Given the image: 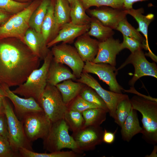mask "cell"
<instances>
[{
  "label": "cell",
  "mask_w": 157,
  "mask_h": 157,
  "mask_svg": "<svg viewBox=\"0 0 157 157\" xmlns=\"http://www.w3.org/2000/svg\"><path fill=\"white\" fill-rule=\"evenodd\" d=\"M0 42V83L9 87L24 82L39 67L40 58L21 40L10 38Z\"/></svg>",
  "instance_id": "1"
},
{
  "label": "cell",
  "mask_w": 157,
  "mask_h": 157,
  "mask_svg": "<svg viewBox=\"0 0 157 157\" xmlns=\"http://www.w3.org/2000/svg\"><path fill=\"white\" fill-rule=\"evenodd\" d=\"M130 101L132 108L142 115V138L148 144L157 143V102L137 95Z\"/></svg>",
  "instance_id": "2"
},
{
  "label": "cell",
  "mask_w": 157,
  "mask_h": 157,
  "mask_svg": "<svg viewBox=\"0 0 157 157\" xmlns=\"http://www.w3.org/2000/svg\"><path fill=\"white\" fill-rule=\"evenodd\" d=\"M53 58L49 51L42 66L33 71L26 81L12 92L25 98L32 97L40 105L41 97L47 84V73Z\"/></svg>",
  "instance_id": "3"
},
{
  "label": "cell",
  "mask_w": 157,
  "mask_h": 157,
  "mask_svg": "<svg viewBox=\"0 0 157 157\" xmlns=\"http://www.w3.org/2000/svg\"><path fill=\"white\" fill-rule=\"evenodd\" d=\"M69 129L64 119L52 123L48 134L43 139L44 149L51 152L68 148L78 154H81L82 152L73 137L69 134Z\"/></svg>",
  "instance_id": "4"
},
{
  "label": "cell",
  "mask_w": 157,
  "mask_h": 157,
  "mask_svg": "<svg viewBox=\"0 0 157 157\" xmlns=\"http://www.w3.org/2000/svg\"><path fill=\"white\" fill-rule=\"evenodd\" d=\"M41 1L35 0L24 9L11 16L0 26V39L15 38L23 42L25 34L30 28V17Z\"/></svg>",
  "instance_id": "5"
},
{
  "label": "cell",
  "mask_w": 157,
  "mask_h": 157,
  "mask_svg": "<svg viewBox=\"0 0 157 157\" xmlns=\"http://www.w3.org/2000/svg\"><path fill=\"white\" fill-rule=\"evenodd\" d=\"M3 101L7 124L8 140L12 149L19 156L18 152L20 148L24 147L32 150L31 146L26 136L22 122L17 118L6 97L3 98Z\"/></svg>",
  "instance_id": "6"
},
{
  "label": "cell",
  "mask_w": 157,
  "mask_h": 157,
  "mask_svg": "<svg viewBox=\"0 0 157 157\" xmlns=\"http://www.w3.org/2000/svg\"><path fill=\"white\" fill-rule=\"evenodd\" d=\"M40 105L52 123L64 119L68 109L56 86L47 83L41 97Z\"/></svg>",
  "instance_id": "7"
},
{
  "label": "cell",
  "mask_w": 157,
  "mask_h": 157,
  "mask_svg": "<svg viewBox=\"0 0 157 157\" xmlns=\"http://www.w3.org/2000/svg\"><path fill=\"white\" fill-rule=\"evenodd\" d=\"M26 136L30 142L45 138L48 134L52 123L44 111L32 113L21 119Z\"/></svg>",
  "instance_id": "8"
},
{
  "label": "cell",
  "mask_w": 157,
  "mask_h": 157,
  "mask_svg": "<svg viewBox=\"0 0 157 157\" xmlns=\"http://www.w3.org/2000/svg\"><path fill=\"white\" fill-rule=\"evenodd\" d=\"M51 51L53 59L55 62L67 65L76 78H80L85 63L75 47L63 43L53 46Z\"/></svg>",
  "instance_id": "9"
},
{
  "label": "cell",
  "mask_w": 157,
  "mask_h": 157,
  "mask_svg": "<svg viewBox=\"0 0 157 157\" xmlns=\"http://www.w3.org/2000/svg\"><path fill=\"white\" fill-rule=\"evenodd\" d=\"M77 81L86 85L96 91L106 103L110 116L115 120L116 118L115 111L117 105L129 96L126 94L116 93L105 90L94 77L85 72H82Z\"/></svg>",
  "instance_id": "10"
},
{
  "label": "cell",
  "mask_w": 157,
  "mask_h": 157,
  "mask_svg": "<svg viewBox=\"0 0 157 157\" xmlns=\"http://www.w3.org/2000/svg\"><path fill=\"white\" fill-rule=\"evenodd\" d=\"M142 49H139L131 53L125 61L117 69L118 71L129 64L133 66L134 73L129 82V85L131 87H134L136 82L142 77L150 76L157 78V67L156 64L147 60Z\"/></svg>",
  "instance_id": "11"
},
{
  "label": "cell",
  "mask_w": 157,
  "mask_h": 157,
  "mask_svg": "<svg viewBox=\"0 0 157 157\" xmlns=\"http://www.w3.org/2000/svg\"><path fill=\"white\" fill-rule=\"evenodd\" d=\"M83 72L96 74L109 86L110 91L122 93L123 88L117 81L116 77L118 70L115 66L106 63L87 61L85 62Z\"/></svg>",
  "instance_id": "12"
},
{
  "label": "cell",
  "mask_w": 157,
  "mask_h": 157,
  "mask_svg": "<svg viewBox=\"0 0 157 157\" xmlns=\"http://www.w3.org/2000/svg\"><path fill=\"white\" fill-rule=\"evenodd\" d=\"M104 130L100 126H83L73 132L72 135L78 148L82 152L94 149L103 142Z\"/></svg>",
  "instance_id": "13"
},
{
  "label": "cell",
  "mask_w": 157,
  "mask_h": 157,
  "mask_svg": "<svg viewBox=\"0 0 157 157\" xmlns=\"http://www.w3.org/2000/svg\"><path fill=\"white\" fill-rule=\"evenodd\" d=\"M3 96L8 98L13 104L16 115L21 119L29 113L43 111L40 104L33 98H21L11 91L9 87L3 83L0 86Z\"/></svg>",
  "instance_id": "14"
},
{
  "label": "cell",
  "mask_w": 157,
  "mask_h": 157,
  "mask_svg": "<svg viewBox=\"0 0 157 157\" xmlns=\"http://www.w3.org/2000/svg\"><path fill=\"white\" fill-rule=\"evenodd\" d=\"M123 49L119 40L113 37L99 42L97 54L92 62L106 63L115 66L117 55Z\"/></svg>",
  "instance_id": "15"
},
{
  "label": "cell",
  "mask_w": 157,
  "mask_h": 157,
  "mask_svg": "<svg viewBox=\"0 0 157 157\" xmlns=\"http://www.w3.org/2000/svg\"><path fill=\"white\" fill-rule=\"evenodd\" d=\"M89 10V13L104 25L115 30L119 22L127 15L125 10L115 8L108 6H101Z\"/></svg>",
  "instance_id": "16"
},
{
  "label": "cell",
  "mask_w": 157,
  "mask_h": 157,
  "mask_svg": "<svg viewBox=\"0 0 157 157\" xmlns=\"http://www.w3.org/2000/svg\"><path fill=\"white\" fill-rule=\"evenodd\" d=\"M90 27V24L84 25L74 24L70 22L63 25L57 35L47 44L48 48L60 42L67 43L72 42L80 35L87 33Z\"/></svg>",
  "instance_id": "17"
},
{
  "label": "cell",
  "mask_w": 157,
  "mask_h": 157,
  "mask_svg": "<svg viewBox=\"0 0 157 157\" xmlns=\"http://www.w3.org/2000/svg\"><path fill=\"white\" fill-rule=\"evenodd\" d=\"M99 42L86 33L77 38L74 45L84 62H92L97 54Z\"/></svg>",
  "instance_id": "18"
},
{
  "label": "cell",
  "mask_w": 157,
  "mask_h": 157,
  "mask_svg": "<svg viewBox=\"0 0 157 157\" xmlns=\"http://www.w3.org/2000/svg\"><path fill=\"white\" fill-rule=\"evenodd\" d=\"M23 41L40 59L44 60L49 51L41 33L30 28L25 33Z\"/></svg>",
  "instance_id": "19"
},
{
  "label": "cell",
  "mask_w": 157,
  "mask_h": 157,
  "mask_svg": "<svg viewBox=\"0 0 157 157\" xmlns=\"http://www.w3.org/2000/svg\"><path fill=\"white\" fill-rule=\"evenodd\" d=\"M63 65L55 62L52 59L47 73V84L56 86L64 81L76 78L73 73Z\"/></svg>",
  "instance_id": "20"
},
{
  "label": "cell",
  "mask_w": 157,
  "mask_h": 157,
  "mask_svg": "<svg viewBox=\"0 0 157 157\" xmlns=\"http://www.w3.org/2000/svg\"><path fill=\"white\" fill-rule=\"evenodd\" d=\"M122 140L129 142L136 135L142 133L136 110L131 109V112L121 127Z\"/></svg>",
  "instance_id": "21"
},
{
  "label": "cell",
  "mask_w": 157,
  "mask_h": 157,
  "mask_svg": "<svg viewBox=\"0 0 157 157\" xmlns=\"http://www.w3.org/2000/svg\"><path fill=\"white\" fill-rule=\"evenodd\" d=\"M125 10L127 14L132 16L137 22L138 24V27L137 30L138 31L141 32L145 37L147 49L149 51L148 53L153 54L154 53L151 50L149 46L148 39V32L149 26L154 20V15L150 13L146 15H144L143 14L144 12V10L142 8L137 9L132 8Z\"/></svg>",
  "instance_id": "22"
},
{
  "label": "cell",
  "mask_w": 157,
  "mask_h": 157,
  "mask_svg": "<svg viewBox=\"0 0 157 157\" xmlns=\"http://www.w3.org/2000/svg\"><path fill=\"white\" fill-rule=\"evenodd\" d=\"M70 5L67 0H56L54 10L55 25L53 35H56L63 25L70 22Z\"/></svg>",
  "instance_id": "23"
},
{
  "label": "cell",
  "mask_w": 157,
  "mask_h": 157,
  "mask_svg": "<svg viewBox=\"0 0 157 157\" xmlns=\"http://www.w3.org/2000/svg\"><path fill=\"white\" fill-rule=\"evenodd\" d=\"M83 84L68 79L58 84L56 86L60 92L64 102L68 105L79 94L83 88Z\"/></svg>",
  "instance_id": "24"
},
{
  "label": "cell",
  "mask_w": 157,
  "mask_h": 157,
  "mask_svg": "<svg viewBox=\"0 0 157 157\" xmlns=\"http://www.w3.org/2000/svg\"><path fill=\"white\" fill-rule=\"evenodd\" d=\"M91 18L90 28L87 32L89 35L95 38L99 42L113 37L114 34L113 29L105 26L96 18Z\"/></svg>",
  "instance_id": "25"
},
{
  "label": "cell",
  "mask_w": 157,
  "mask_h": 157,
  "mask_svg": "<svg viewBox=\"0 0 157 157\" xmlns=\"http://www.w3.org/2000/svg\"><path fill=\"white\" fill-rule=\"evenodd\" d=\"M51 0H42L32 13L30 19L29 27L38 32L41 33L42 25L47 13Z\"/></svg>",
  "instance_id": "26"
},
{
  "label": "cell",
  "mask_w": 157,
  "mask_h": 157,
  "mask_svg": "<svg viewBox=\"0 0 157 157\" xmlns=\"http://www.w3.org/2000/svg\"><path fill=\"white\" fill-rule=\"evenodd\" d=\"M82 4L79 0H76L71 6L70 22L77 25L90 24L91 18L86 13Z\"/></svg>",
  "instance_id": "27"
},
{
  "label": "cell",
  "mask_w": 157,
  "mask_h": 157,
  "mask_svg": "<svg viewBox=\"0 0 157 157\" xmlns=\"http://www.w3.org/2000/svg\"><path fill=\"white\" fill-rule=\"evenodd\" d=\"M54 5L53 1L51 0L41 26V33L47 46L50 41V38L53 35L54 28Z\"/></svg>",
  "instance_id": "28"
},
{
  "label": "cell",
  "mask_w": 157,
  "mask_h": 157,
  "mask_svg": "<svg viewBox=\"0 0 157 157\" xmlns=\"http://www.w3.org/2000/svg\"><path fill=\"white\" fill-rule=\"evenodd\" d=\"M107 113L100 108H90L84 111L82 113L85 120L84 126H100L106 120Z\"/></svg>",
  "instance_id": "29"
},
{
  "label": "cell",
  "mask_w": 157,
  "mask_h": 157,
  "mask_svg": "<svg viewBox=\"0 0 157 157\" xmlns=\"http://www.w3.org/2000/svg\"><path fill=\"white\" fill-rule=\"evenodd\" d=\"M64 119L73 133L84 126L85 120L82 113L68 108L65 114Z\"/></svg>",
  "instance_id": "30"
},
{
  "label": "cell",
  "mask_w": 157,
  "mask_h": 157,
  "mask_svg": "<svg viewBox=\"0 0 157 157\" xmlns=\"http://www.w3.org/2000/svg\"><path fill=\"white\" fill-rule=\"evenodd\" d=\"M115 30L121 32L123 35L135 39L146 45L145 38L128 22L126 17L119 22Z\"/></svg>",
  "instance_id": "31"
},
{
  "label": "cell",
  "mask_w": 157,
  "mask_h": 157,
  "mask_svg": "<svg viewBox=\"0 0 157 157\" xmlns=\"http://www.w3.org/2000/svg\"><path fill=\"white\" fill-rule=\"evenodd\" d=\"M88 87L89 88H83L79 93L80 95L88 101L104 109L107 113H108V109L103 99L94 89Z\"/></svg>",
  "instance_id": "32"
},
{
  "label": "cell",
  "mask_w": 157,
  "mask_h": 157,
  "mask_svg": "<svg viewBox=\"0 0 157 157\" xmlns=\"http://www.w3.org/2000/svg\"><path fill=\"white\" fill-rule=\"evenodd\" d=\"M129 97L120 101L117 105L116 111L115 122L120 127L129 115L132 109Z\"/></svg>",
  "instance_id": "33"
},
{
  "label": "cell",
  "mask_w": 157,
  "mask_h": 157,
  "mask_svg": "<svg viewBox=\"0 0 157 157\" xmlns=\"http://www.w3.org/2000/svg\"><path fill=\"white\" fill-rule=\"evenodd\" d=\"M86 10L92 6H108L123 9V0H79Z\"/></svg>",
  "instance_id": "34"
},
{
  "label": "cell",
  "mask_w": 157,
  "mask_h": 157,
  "mask_svg": "<svg viewBox=\"0 0 157 157\" xmlns=\"http://www.w3.org/2000/svg\"><path fill=\"white\" fill-rule=\"evenodd\" d=\"M31 2H21L15 0H0V8L13 15L24 9Z\"/></svg>",
  "instance_id": "35"
},
{
  "label": "cell",
  "mask_w": 157,
  "mask_h": 157,
  "mask_svg": "<svg viewBox=\"0 0 157 157\" xmlns=\"http://www.w3.org/2000/svg\"><path fill=\"white\" fill-rule=\"evenodd\" d=\"M68 108L81 113L89 109L99 108L96 105L90 103L78 95L75 98Z\"/></svg>",
  "instance_id": "36"
},
{
  "label": "cell",
  "mask_w": 157,
  "mask_h": 157,
  "mask_svg": "<svg viewBox=\"0 0 157 157\" xmlns=\"http://www.w3.org/2000/svg\"><path fill=\"white\" fill-rule=\"evenodd\" d=\"M123 36V41L121 43L122 49H128L133 53L139 49H144L147 50L145 44L142 43L138 40L133 38Z\"/></svg>",
  "instance_id": "37"
},
{
  "label": "cell",
  "mask_w": 157,
  "mask_h": 157,
  "mask_svg": "<svg viewBox=\"0 0 157 157\" xmlns=\"http://www.w3.org/2000/svg\"><path fill=\"white\" fill-rule=\"evenodd\" d=\"M18 153L19 156L22 157H61L63 155L60 151L49 153H39L24 147L20 148Z\"/></svg>",
  "instance_id": "38"
},
{
  "label": "cell",
  "mask_w": 157,
  "mask_h": 157,
  "mask_svg": "<svg viewBox=\"0 0 157 157\" xmlns=\"http://www.w3.org/2000/svg\"><path fill=\"white\" fill-rule=\"evenodd\" d=\"M18 156L12 149L8 138L0 135V157Z\"/></svg>",
  "instance_id": "39"
},
{
  "label": "cell",
  "mask_w": 157,
  "mask_h": 157,
  "mask_svg": "<svg viewBox=\"0 0 157 157\" xmlns=\"http://www.w3.org/2000/svg\"><path fill=\"white\" fill-rule=\"evenodd\" d=\"M0 135L8 138L7 124L5 114L0 115Z\"/></svg>",
  "instance_id": "40"
},
{
  "label": "cell",
  "mask_w": 157,
  "mask_h": 157,
  "mask_svg": "<svg viewBox=\"0 0 157 157\" xmlns=\"http://www.w3.org/2000/svg\"><path fill=\"white\" fill-rule=\"evenodd\" d=\"M117 129L114 132L108 131L104 129L103 137V142L108 144H111L114 141L115 134Z\"/></svg>",
  "instance_id": "41"
},
{
  "label": "cell",
  "mask_w": 157,
  "mask_h": 157,
  "mask_svg": "<svg viewBox=\"0 0 157 157\" xmlns=\"http://www.w3.org/2000/svg\"><path fill=\"white\" fill-rule=\"evenodd\" d=\"M146 0H123L124 9L127 10L132 8L133 5L135 3Z\"/></svg>",
  "instance_id": "42"
},
{
  "label": "cell",
  "mask_w": 157,
  "mask_h": 157,
  "mask_svg": "<svg viewBox=\"0 0 157 157\" xmlns=\"http://www.w3.org/2000/svg\"><path fill=\"white\" fill-rule=\"evenodd\" d=\"M4 10L0 8V25L3 24L11 16Z\"/></svg>",
  "instance_id": "43"
},
{
  "label": "cell",
  "mask_w": 157,
  "mask_h": 157,
  "mask_svg": "<svg viewBox=\"0 0 157 157\" xmlns=\"http://www.w3.org/2000/svg\"><path fill=\"white\" fill-rule=\"evenodd\" d=\"M133 87H131V89L130 90H124V89H123V90H124L125 92H130L132 93H133L135 94H137V95L142 97H143L148 99L157 102V99L152 97H151L150 96H147L142 94H140L139 93L137 92L135 89L134 88H133V89H134V90H133Z\"/></svg>",
  "instance_id": "44"
},
{
  "label": "cell",
  "mask_w": 157,
  "mask_h": 157,
  "mask_svg": "<svg viewBox=\"0 0 157 157\" xmlns=\"http://www.w3.org/2000/svg\"><path fill=\"white\" fill-rule=\"evenodd\" d=\"M4 97L0 99V115L4 113V107L3 98Z\"/></svg>",
  "instance_id": "45"
},
{
  "label": "cell",
  "mask_w": 157,
  "mask_h": 157,
  "mask_svg": "<svg viewBox=\"0 0 157 157\" xmlns=\"http://www.w3.org/2000/svg\"><path fill=\"white\" fill-rule=\"evenodd\" d=\"M154 145V147L153 151L152 153L149 156H148V157H156L154 153V152H157V146L156 145Z\"/></svg>",
  "instance_id": "46"
},
{
  "label": "cell",
  "mask_w": 157,
  "mask_h": 157,
  "mask_svg": "<svg viewBox=\"0 0 157 157\" xmlns=\"http://www.w3.org/2000/svg\"><path fill=\"white\" fill-rule=\"evenodd\" d=\"M70 6L72 5L76 0H67Z\"/></svg>",
  "instance_id": "47"
},
{
  "label": "cell",
  "mask_w": 157,
  "mask_h": 157,
  "mask_svg": "<svg viewBox=\"0 0 157 157\" xmlns=\"http://www.w3.org/2000/svg\"><path fill=\"white\" fill-rule=\"evenodd\" d=\"M4 97L2 91L0 88V99Z\"/></svg>",
  "instance_id": "48"
},
{
  "label": "cell",
  "mask_w": 157,
  "mask_h": 157,
  "mask_svg": "<svg viewBox=\"0 0 157 157\" xmlns=\"http://www.w3.org/2000/svg\"><path fill=\"white\" fill-rule=\"evenodd\" d=\"M16 1L21 2H26V1L32 0H15Z\"/></svg>",
  "instance_id": "49"
}]
</instances>
